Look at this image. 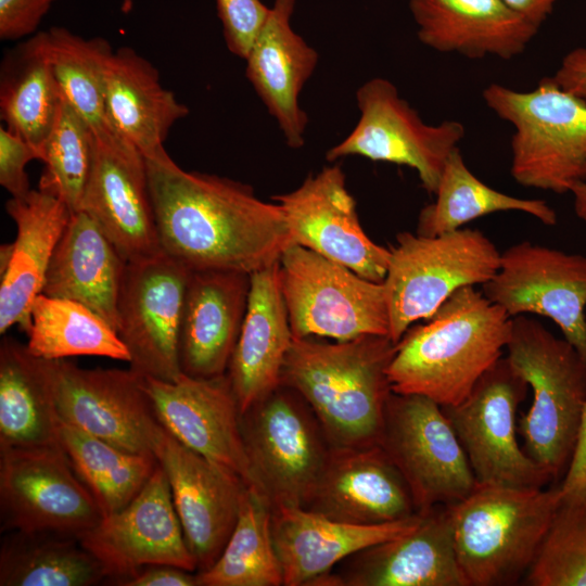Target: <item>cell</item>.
Here are the masks:
<instances>
[{"label":"cell","instance_id":"cell-32","mask_svg":"<svg viewBox=\"0 0 586 586\" xmlns=\"http://www.w3.org/2000/svg\"><path fill=\"white\" fill-rule=\"evenodd\" d=\"M106 111L113 129L144 157L164 151L170 128L189 114L163 87L157 69L129 47L114 51L109 62Z\"/></svg>","mask_w":586,"mask_h":586},{"label":"cell","instance_id":"cell-18","mask_svg":"<svg viewBox=\"0 0 586 586\" xmlns=\"http://www.w3.org/2000/svg\"><path fill=\"white\" fill-rule=\"evenodd\" d=\"M272 200L284 215L293 244L341 264L365 279L384 281L391 250L366 234L339 165L309 175L295 190L273 195Z\"/></svg>","mask_w":586,"mask_h":586},{"label":"cell","instance_id":"cell-29","mask_svg":"<svg viewBox=\"0 0 586 586\" xmlns=\"http://www.w3.org/2000/svg\"><path fill=\"white\" fill-rule=\"evenodd\" d=\"M5 209L17 233L5 271L0 275V334L17 324L25 333L35 298L41 293L55 246L73 214L59 198L30 190L11 198Z\"/></svg>","mask_w":586,"mask_h":586},{"label":"cell","instance_id":"cell-26","mask_svg":"<svg viewBox=\"0 0 586 586\" xmlns=\"http://www.w3.org/2000/svg\"><path fill=\"white\" fill-rule=\"evenodd\" d=\"M421 513L383 524H352L301 507L271 511V536L283 586H314L347 557L413 528Z\"/></svg>","mask_w":586,"mask_h":586},{"label":"cell","instance_id":"cell-11","mask_svg":"<svg viewBox=\"0 0 586 586\" xmlns=\"http://www.w3.org/2000/svg\"><path fill=\"white\" fill-rule=\"evenodd\" d=\"M379 445L404 477L417 512L453 505L476 485L442 406L428 397L392 392Z\"/></svg>","mask_w":586,"mask_h":586},{"label":"cell","instance_id":"cell-8","mask_svg":"<svg viewBox=\"0 0 586 586\" xmlns=\"http://www.w3.org/2000/svg\"><path fill=\"white\" fill-rule=\"evenodd\" d=\"M252 485L271 506L305 508L331 445L294 390L279 385L240 417Z\"/></svg>","mask_w":586,"mask_h":586},{"label":"cell","instance_id":"cell-21","mask_svg":"<svg viewBox=\"0 0 586 586\" xmlns=\"http://www.w3.org/2000/svg\"><path fill=\"white\" fill-rule=\"evenodd\" d=\"M143 379L162 426L188 448L234 472L250 487L241 411L227 373L214 378L182 374L173 382Z\"/></svg>","mask_w":586,"mask_h":586},{"label":"cell","instance_id":"cell-33","mask_svg":"<svg viewBox=\"0 0 586 586\" xmlns=\"http://www.w3.org/2000/svg\"><path fill=\"white\" fill-rule=\"evenodd\" d=\"M64 97L47 56L42 31H37L2 59L0 114L5 128L41 155L58 119Z\"/></svg>","mask_w":586,"mask_h":586},{"label":"cell","instance_id":"cell-28","mask_svg":"<svg viewBox=\"0 0 586 586\" xmlns=\"http://www.w3.org/2000/svg\"><path fill=\"white\" fill-rule=\"evenodd\" d=\"M293 339L276 263L251 273L246 311L226 372L241 413L280 385Z\"/></svg>","mask_w":586,"mask_h":586},{"label":"cell","instance_id":"cell-24","mask_svg":"<svg viewBox=\"0 0 586 586\" xmlns=\"http://www.w3.org/2000/svg\"><path fill=\"white\" fill-rule=\"evenodd\" d=\"M250 285L251 275L242 271H190L178 341L183 374L214 378L227 372L246 311Z\"/></svg>","mask_w":586,"mask_h":586},{"label":"cell","instance_id":"cell-14","mask_svg":"<svg viewBox=\"0 0 586 586\" xmlns=\"http://www.w3.org/2000/svg\"><path fill=\"white\" fill-rule=\"evenodd\" d=\"M191 269L158 254L126 263L117 302V333L130 368L162 381L181 372L178 341L186 286Z\"/></svg>","mask_w":586,"mask_h":586},{"label":"cell","instance_id":"cell-37","mask_svg":"<svg viewBox=\"0 0 586 586\" xmlns=\"http://www.w3.org/2000/svg\"><path fill=\"white\" fill-rule=\"evenodd\" d=\"M46 52L64 99L95 137L117 133L106 111V71L114 53L102 37L84 38L65 27L42 30Z\"/></svg>","mask_w":586,"mask_h":586},{"label":"cell","instance_id":"cell-50","mask_svg":"<svg viewBox=\"0 0 586 586\" xmlns=\"http://www.w3.org/2000/svg\"><path fill=\"white\" fill-rule=\"evenodd\" d=\"M13 252V243H4L0 247V275L8 268Z\"/></svg>","mask_w":586,"mask_h":586},{"label":"cell","instance_id":"cell-1","mask_svg":"<svg viewBox=\"0 0 586 586\" xmlns=\"http://www.w3.org/2000/svg\"><path fill=\"white\" fill-rule=\"evenodd\" d=\"M144 158L161 249L189 269L251 275L293 244L279 205L258 199L251 186L187 171L166 150Z\"/></svg>","mask_w":586,"mask_h":586},{"label":"cell","instance_id":"cell-17","mask_svg":"<svg viewBox=\"0 0 586 586\" xmlns=\"http://www.w3.org/2000/svg\"><path fill=\"white\" fill-rule=\"evenodd\" d=\"M78 539L101 563L106 578L118 585L151 565L196 572L166 473L160 464L126 507L105 515Z\"/></svg>","mask_w":586,"mask_h":586},{"label":"cell","instance_id":"cell-45","mask_svg":"<svg viewBox=\"0 0 586 586\" xmlns=\"http://www.w3.org/2000/svg\"><path fill=\"white\" fill-rule=\"evenodd\" d=\"M562 504L586 505V403L571 462L560 484Z\"/></svg>","mask_w":586,"mask_h":586},{"label":"cell","instance_id":"cell-44","mask_svg":"<svg viewBox=\"0 0 586 586\" xmlns=\"http://www.w3.org/2000/svg\"><path fill=\"white\" fill-rule=\"evenodd\" d=\"M55 0H0V38L17 40L37 33Z\"/></svg>","mask_w":586,"mask_h":586},{"label":"cell","instance_id":"cell-34","mask_svg":"<svg viewBox=\"0 0 586 586\" xmlns=\"http://www.w3.org/2000/svg\"><path fill=\"white\" fill-rule=\"evenodd\" d=\"M107 579L77 537L11 531L0 545V586H93Z\"/></svg>","mask_w":586,"mask_h":586},{"label":"cell","instance_id":"cell-15","mask_svg":"<svg viewBox=\"0 0 586 586\" xmlns=\"http://www.w3.org/2000/svg\"><path fill=\"white\" fill-rule=\"evenodd\" d=\"M482 293L511 318L535 314L552 320L586 364V255L519 242L501 253Z\"/></svg>","mask_w":586,"mask_h":586},{"label":"cell","instance_id":"cell-7","mask_svg":"<svg viewBox=\"0 0 586 586\" xmlns=\"http://www.w3.org/2000/svg\"><path fill=\"white\" fill-rule=\"evenodd\" d=\"M383 281L390 337L397 343L418 320L429 319L457 290L489 281L501 253L477 229L437 234H397Z\"/></svg>","mask_w":586,"mask_h":586},{"label":"cell","instance_id":"cell-10","mask_svg":"<svg viewBox=\"0 0 586 586\" xmlns=\"http://www.w3.org/2000/svg\"><path fill=\"white\" fill-rule=\"evenodd\" d=\"M528 385L498 359L459 404L442 406L477 484L540 488L552 479L519 445L517 409Z\"/></svg>","mask_w":586,"mask_h":586},{"label":"cell","instance_id":"cell-23","mask_svg":"<svg viewBox=\"0 0 586 586\" xmlns=\"http://www.w3.org/2000/svg\"><path fill=\"white\" fill-rule=\"evenodd\" d=\"M305 509L364 525L418 513L404 477L380 445L331 447Z\"/></svg>","mask_w":586,"mask_h":586},{"label":"cell","instance_id":"cell-27","mask_svg":"<svg viewBox=\"0 0 586 586\" xmlns=\"http://www.w3.org/2000/svg\"><path fill=\"white\" fill-rule=\"evenodd\" d=\"M421 43L442 53L479 60H511L521 54L539 27L504 0H409Z\"/></svg>","mask_w":586,"mask_h":586},{"label":"cell","instance_id":"cell-35","mask_svg":"<svg viewBox=\"0 0 586 586\" xmlns=\"http://www.w3.org/2000/svg\"><path fill=\"white\" fill-rule=\"evenodd\" d=\"M434 194L435 201L419 214L418 234L451 232L473 219L508 211L525 213L546 226L558 221L547 202L512 196L484 183L466 165L459 148L448 156Z\"/></svg>","mask_w":586,"mask_h":586},{"label":"cell","instance_id":"cell-13","mask_svg":"<svg viewBox=\"0 0 586 586\" xmlns=\"http://www.w3.org/2000/svg\"><path fill=\"white\" fill-rule=\"evenodd\" d=\"M103 518L62 448H0L2 532H52L78 538Z\"/></svg>","mask_w":586,"mask_h":586},{"label":"cell","instance_id":"cell-3","mask_svg":"<svg viewBox=\"0 0 586 586\" xmlns=\"http://www.w3.org/2000/svg\"><path fill=\"white\" fill-rule=\"evenodd\" d=\"M395 348L388 335L335 343L293 339L280 385L305 399L332 447L379 445L392 394L387 368Z\"/></svg>","mask_w":586,"mask_h":586},{"label":"cell","instance_id":"cell-9","mask_svg":"<svg viewBox=\"0 0 586 586\" xmlns=\"http://www.w3.org/2000/svg\"><path fill=\"white\" fill-rule=\"evenodd\" d=\"M278 268L294 339L348 341L370 334L390 336L383 282L365 279L297 244L284 250Z\"/></svg>","mask_w":586,"mask_h":586},{"label":"cell","instance_id":"cell-5","mask_svg":"<svg viewBox=\"0 0 586 586\" xmlns=\"http://www.w3.org/2000/svg\"><path fill=\"white\" fill-rule=\"evenodd\" d=\"M506 349L533 393L518 425L524 450L552 480L564 476L586 403V364L566 340L524 315L512 318Z\"/></svg>","mask_w":586,"mask_h":586},{"label":"cell","instance_id":"cell-25","mask_svg":"<svg viewBox=\"0 0 586 586\" xmlns=\"http://www.w3.org/2000/svg\"><path fill=\"white\" fill-rule=\"evenodd\" d=\"M296 0H275L246 56L245 74L285 143H305L308 116L300 94L319 61L318 52L291 25Z\"/></svg>","mask_w":586,"mask_h":586},{"label":"cell","instance_id":"cell-38","mask_svg":"<svg viewBox=\"0 0 586 586\" xmlns=\"http://www.w3.org/2000/svg\"><path fill=\"white\" fill-rule=\"evenodd\" d=\"M59 435L74 471L104 517L126 507L158 466L154 454L126 451L62 421Z\"/></svg>","mask_w":586,"mask_h":586},{"label":"cell","instance_id":"cell-40","mask_svg":"<svg viewBox=\"0 0 586 586\" xmlns=\"http://www.w3.org/2000/svg\"><path fill=\"white\" fill-rule=\"evenodd\" d=\"M94 133L64 99L42 152L44 164L38 189L61 199L75 213L80 209L90 175Z\"/></svg>","mask_w":586,"mask_h":586},{"label":"cell","instance_id":"cell-20","mask_svg":"<svg viewBox=\"0 0 586 586\" xmlns=\"http://www.w3.org/2000/svg\"><path fill=\"white\" fill-rule=\"evenodd\" d=\"M79 211L98 224L126 262L162 252L145 158L118 133L94 136L91 170Z\"/></svg>","mask_w":586,"mask_h":586},{"label":"cell","instance_id":"cell-22","mask_svg":"<svg viewBox=\"0 0 586 586\" xmlns=\"http://www.w3.org/2000/svg\"><path fill=\"white\" fill-rule=\"evenodd\" d=\"M420 513L413 528L347 557L314 586H468L449 507Z\"/></svg>","mask_w":586,"mask_h":586},{"label":"cell","instance_id":"cell-4","mask_svg":"<svg viewBox=\"0 0 586 586\" xmlns=\"http://www.w3.org/2000/svg\"><path fill=\"white\" fill-rule=\"evenodd\" d=\"M562 502L560 485L477 484L448 505L455 550L468 586H510L525 577Z\"/></svg>","mask_w":586,"mask_h":586},{"label":"cell","instance_id":"cell-49","mask_svg":"<svg viewBox=\"0 0 586 586\" xmlns=\"http://www.w3.org/2000/svg\"><path fill=\"white\" fill-rule=\"evenodd\" d=\"M574 200V211L579 219L586 222V179L578 182L571 191Z\"/></svg>","mask_w":586,"mask_h":586},{"label":"cell","instance_id":"cell-48","mask_svg":"<svg viewBox=\"0 0 586 586\" xmlns=\"http://www.w3.org/2000/svg\"><path fill=\"white\" fill-rule=\"evenodd\" d=\"M514 12L540 27L552 13L557 0H504Z\"/></svg>","mask_w":586,"mask_h":586},{"label":"cell","instance_id":"cell-12","mask_svg":"<svg viewBox=\"0 0 586 586\" xmlns=\"http://www.w3.org/2000/svg\"><path fill=\"white\" fill-rule=\"evenodd\" d=\"M359 119L340 143L326 153L329 162L357 155L415 169L423 189L435 193L444 165L459 148L466 128L458 120L430 125L399 95L388 79L374 77L356 92Z\"/></svg>","mask_w":586,"mask_h":586},{"label":"cell","instance_id":"cell-30","mask_svg":"<svg viewBox=\"0 0 586 586\" xmlns=\"http://www.w3.org/2000/svg\"><path fill=\"white\" fill-rule=\"evenodd\" d=\"M126 260L84 211L72 214L51 257L42 294L80 303L118 329Z\"/></svg>","mask_w":586,"mask_h":586},{"label":"cell","instance_id":"cell-2","mask_svg":"<svg viewBox=\"0 0 586 586\" xmlns=\"http://www.w3.org/2000/svg\"><path fill=\"white\" fill-rule=\"evenodd\" d=\"M511 329L512 318L482 291L457 290L396 343L387 368L392 392L459 404L502 357Z\"/></svg>","mask_w":586,"mask_h":586},{"label":"cell","instance_id":"cell-19","mask_svg":"<svg viewBox=\"0 0 586 586\" xmlns=\"http://www.w3.org/2000/svg\"><path fill=\"white\" fill-rule=\"evenodd\" d=\"M153 454L165 471L196 572L220 556L238 520L247 485L229 469L180 443L161 424Z\"/></svg>","mask_w":586,"mask_h":586},{"label":"cell","instance_id":"cell-6","mask_svg":"<svg viewBox=\"0 0 586 586\" xmlns=\"http://www.w3.org/2000/svg\"><path fill=\"white\" fill-rule=\"evenodd\" d=\"M482 95L514 127L510 140L513 179L521 186L571 193L586 179V102L544 77L528 91L497 82Z\"/></svg>","mask_w":586,"mask_h":586},{"label":"cell","instance_id":"cell-46","mask_svg":"<svg viewBox=\"0 0 586 586\" xmlns=\"http://www.w3.org/2000/svg\"><path fill=\"white\" fill-rule=\"evenodd\" d=\"M552 78L562 89L586 102V47L568 52Z\"/></svg>","mask_w":586,"mask_h":586},{"label":"cell","instance_id":"cell-41","mask_svg":"<svg viewBox=\"0 0 586 586\" xmlns=\"http://www.w3.org/2000/svg\"><path fill=\"white\" fill-rule=\"evenodd\" d=\"M524 579L531 586H586V505L561 502Z\"/></svg>","mask_w":586,"mask_h":586},{"label":"cell","instance_id":"cell-39","mask_svg":"<svg viewBox=\"0 0 586 586\" xmlns=\"http://www.w3.org/2000/svg\"><path fill=\"white\" fill-rule=\"evenodd\" d=\"M269 502L246 487L235 526L217 560L196 572L198 586H281L283 572L271 536Z\"/></svg>","mask_w":586,"mask_h":586},{"label":"cell","instance_id":"cell-42","mask_svg":"<svg viewBox=\"0 0 586 586\" xmlns=\"http://www.w3.org/2000/svg\"><path fill=\"white\" fill-rule=\"evenodd\" d=\"M216 3L228 50L245 59L270 7L260 0H216Z\"/></svg>","mask_w":586,"mask_h":586},{"label":"cell","instance_id":"cell-36","mask_svg":"<svg viewBox=\"0 0 586 586\" xmlns=\"http://www.w3.org/2000/svg\"><path fill=\"white\" fill-rule=\"evenodd\" d=\"M26 334L28 349L44 359L100 356L130 361L117 331L95 311L74 301L40 293L31 305Z\"/></svg>","mask_w":586,"mask_h":586},{"label":"cell","instance_id":"cell-43","mask_svg":"<svg viewBox=\"0 0 586 586\" xmlns=\"http://www.w3.org/2000/svg\"><path fill=\"white\" fill-rule=\"evenodd\" d=\"M40 153L20 136L0 127V184L12 198L26 195L31 189L25 167Z\"/></svg>","mask_w":586,"mask_h":586},{"label":"cell","instance_id":"cell-16","mask_svg":"<svg viewBox=\"0 0 586 586\" xmlns=\"http://www.w3.org/2000/svg\"><path fill=\"white\" fill-rule=\"evenodd\" d=\"M60 421L120 449L153 454L161 426L143 375L129 369H87L53 360Z\"/></svg>","mask_w":586,"mask_h":586},{"label":"cell","instance_id":"cell-47","mask_svg":"<svg viewBox=\"0 0 586 586\" xmlns=\"http://www.w3.org/2000/svg\"><path fill=\"white\" fill-rule=\"evenodd\" d=\"M123 586H198L196 572L174 565H151L127 579Z\"/></svg>","mask_w":586,"mask_h":586},{"label":"cell","instance_id":"cell-31","mask_svg":"<svg viewBox=\"0 0 586 586\" xmlns=\"http://www.w3.org/2000/svg\"><path fill=\"white\" fill-rule=\"evenodd\" d=\"M53 360L5 335L0 342V448H62Z\"/></svg>","mask_w":586,"mask_h":586}]
</instances>
